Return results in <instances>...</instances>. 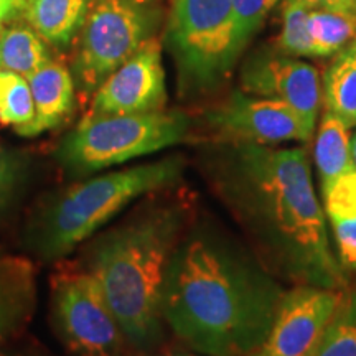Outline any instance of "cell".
<instances>
[{
  "mask_svg": "<svg viewBox=\"0 0 356 356\" xmlns=\"http://www.w3.org/2000/svg\"><path fill=\"white\" fill-rule=\"evenodd\" d=\"M345 2H346V6L351 8V10L356 12V0H345Z\"/></svg>",
  "mask_w": 356,
  "mask_h": 356,
  "instance_id": "4dcf8cb0",
  "label": "cell"
},
{
  "mask_svg": "<svg viewBox=\"0 0 356 356\" xmlns=\"http://www.w3.org/2000/svg\"><path fill=\"white\" fill-rule=\"evenodd\" d=\"M309 356H356V286L343 289L332 322Z\"/></svg>",
  "mask_w": 356,
  "mask_h": 356,
  "instance_id": "44dd1931",
  "label": "cell"
},
{
  "mask_svg": "<svg viewBox=\"0 0 356 356\" xmlns=\"http://www.w3.org/2000/svg\"><path fill=\"white\" fill-rule=\"evenodd\" d=\"M279 0H229L244 48L256 37Z\"/></svg>",
  "mask_w": 356,
  "mask_h": 356,
  "instance_id": "d4e9b609",
  "label": "cell"
},
{
  "mask_svg": "<svg viewBox=\"0 0 356 356\" xmlns=\"http://www.w3.org/2000/svg\"><path fill=\"white\" fill-rule=\"evenodd\" d=\"M32 89L22 74L0 71V122L22 129L33 121Z\"/></svg>",
  "mask_w": 356,
  "mask_h": 356,
  "instance_id": "7402d4cb",
  "label": "cell"
},
{
  "mask_svg": "<svg viewBox=\"0 0 356 356\" xmlns=\"http://www.w3.org/2000/svg\"><path fill=\"white\" fill-rule=\"evenodd\" d=\"M193 119L185 111L86 115L56 145L53 157L66 180L95 175L129 160L188 142Z\"/></svg>",
  "mask_w": 356,
  "mask_h": 356,
  "instance_id": "5b68a950",
  "label": "cell"
},
{
  "mask_svg": "<svg viewBox=\"0 0 356 356\" xmlns=\"http://www.w3.org/2000/svg\"><path fill=\"white\" fill-rule=\"evenodd\" d=\"M197 215V198L181 181L167 186L140 198L121 221L92 236L76 261L97 280L137 353H150L165 341L163 282Z\"/></svg>",
  "mask_w": 356,
  "mask_h": 356,
  "instance_id": "3957f363",
  "label": "cell"
},
{
  "mask_svg": "<svg viewBox=\"0 0 356 356\" xmlns=\"http://www.w3.org/2000/svg\"><path fill=\"white\" fill-rule=\"evenodd\" d=\"M53 60L48 43L29 24L15 20L3 25L0 32V71L29 76L40 66Z\"/></svg>",
  "mask_w": 356,
  "mask_h": 356,
  "instance_id": "d6986e66",
  "label": "cell"
},
{
  "mask_svg": "<svg viewBox=\"0 0 356 356\" xmlns=\"http://www.w3.org/2000/svg\"><path fill=\"white\" fill-rule=\"evenodd\" d=\"M202 173L249 248L279 280L337 291L350 286L305 147L210 142Z\"/></svg>",
  "mask_w": 356,
  "mask_h": 356,
  "instance_id": "6da1fadb",
  "label": "cell"
},
{
  "mask_svg": "<svg viewBox=\"0 0 356 356\" xmlns=\"http://www.w3.org/2000/svg\"><path fill=\"white\" fill-rule=\"evenodd\" d=\"M202 124L213 144H305L299 119L287 104L241 88L204 111Z\"/></svg>",
  "mask_w": 356,
  "mask_h": 356,
  "instance_id": "9c48e42d",
  "label": "cell"
},
{
  "mask_svg": "<svg viewBox=\"0 0 356 356\" xmlns=\"http://www.w3.org/2000/svg\"><path fill=\"white\" fill-rule=\"evenodd\" d=\"M3 254H2V249H0V257H2Z\"/></svg>",
  "mask_w": 356,
  "mask_h": 356,
  "instance_id": "d6a6232c",
  "label": "cell"
},
{
  "mask_svg": "<svg viewBox=\"0 0 356 356\" xmlns=\"http://www.w3.org/2000/svg\"><path fill=\"white\" fill-rule=\"evenodd\" d=\"M0 356H55L43 346L29 341H19L17 338L0 345Z\"/></svg>",
  "mask_w": 356,
  "mask_h": 356,
  "instance_id": "484cf974",
  "label": "cell"
},
{
  "mask_svg": "<svg viewBox=\"0 0 356 356\" xmlns=\"http://www.w3.org/2000/svg\"><path fill=\"white\" fill-rule=\"evenodd\" d=\"M91 0H25L22 17L50 47L68 48L86 20Z\"/></svg>",
  "mask_w": 356,
  "mask_h": 356,
  "instance_id": "2e32d148",
  "label": "cell"
},
{
  "mask_svg": "<svg viewBox=\"0 0 356 356\" xmlns=\"http://www.w3.org/2000/svg\"><path fill=\"white\" fill-rule=\"evenodd\" d=\"M165 43L181 99L221 89L246 50L229 0H172Z\"/></svg>",
  "mask_w": 356,
  "mask_h": 356,
  "instance_id": "8992f818",
  "label": "cell"
},
{
  "mask_svg": "<svg viewBox=\"0 0 356 356\" xmlns=\"http://www.w3.org/2000/svg\"><path fill=\"white\" fill-rule=\"evenodd\" d=\"M322 208L337 259L356 274V167L320 188Z\"/></svg>",
  "mask_w": 356,
  "mask_h": 356,
  "instance_id": "9a60e30c",
  "label": "cell"
},
{
  "mask_svg": "<svg viewBox=\"0 0 356 356\" xmlns=\"http://www.w3.org/2000/svg\"><path fill=\"white\" fill-rule=\"evenodd\" d=\"M314 136V160L322 188L355 168L351 154V127L346 126L338 115L323 109Z\"/></svg>",
  "mask_w": 356,
  "mask_h": 356,
  "instance_id": "e0dca14e",
  "label": "cell"
},
{
  "mask_svg": "<svg viewBox=\"0 0 356 356\" xmlns=\"http://www.w3.org/2000/svg\"><path fill=\"white\" fill-rule=\"evenodd\" d=\"M145 2H149V0H145Z\"/></svg>",
  "mask_w": 356,
  "mask_h": 356,
  "instance_id": "836d02e7",
  "label": "cell"
},
{
  "mask_svg": "<svg viewBox=\"0 0 356 356\" xmlns=\"http://www.w3.org/2000/svg\"><path fill=\"white\" fill-rule=\"evenodd\" d=\"M312 8H337V10H351L345 0H300Z\"/></svg>",
  "mask_w": 356,
  "mask_h": 356,
  "instance_id": "83f0119b",
  "label": "cell"
},
{
  "mask_svg": "<svg viewBox=\"0 0 356 356\" xmlns=\"http://www.w3.org/2000/svg\"><path fill=\"white\" fill-rule=\"evenodd\" d=\"M3 25H6V24H2V22H0V32H2V29H3Z\"/></svg>",
  "mask_w": 356,
  "mask_h": 356,
  "instance_id": "1f68e13d",
  "label": "cell"
},
{
  "mask_svg": "<svg viewBox=\"0 0 356 356\" xmlns=\"http://www.w3.org/2000/svg\"><path fill=\"white\" fill-rule=\"evenodd\" d=\"M322 104L348 127H356V38L332 56L322 76Z\"/></svg>",
  "mask_w": 356,
  "mask_h": 356,
  "instance_id": "ac0fdd59",
  "label": "cell"
},
{
  "mask_svg": "<svg viewBox=\"0 0 356 356\" xmlns=\"http://www.w3.org/2000/svg\"><path fill=\"white\" fill-rule=\"evenodd\" d=\"M351 154H353V162L356 167V131L351 134Z\"/></svg>",
  "mask_w": 356,
  "mask_h": 356,
  "instance_id": "f546056e",
  "label": "cell"
},
{
  "mask_svg": "<svg viewBox=\"0 0 356 356\" xmlns=\"http://www.w3.org/2000/svg\"><path fill=\"white\" fill-rule=\"evenodd\" d=\"M32 89L35 115L25 127L17 129L22 137H37L63 124L76 104V86L71 70L50 60L26 76Z\"/></svg>",
  "mask_w": 356,
  "mask_h": 356,
  "instance_id": "4fadbf2b",
  "label": "cell"
},
{
  "mask_svg": "<svg viewBox=\"0 0 356 356\" xmlns=\"http://www.w3.org/2000/svg\"><path fill=\"white\" fill-rule=\"evenodd\" d=\"M309 30L312 58H332L356 38V12L312 8Z\"/></svg>",
  "mask_w": 356,
  "mask_h": 356,
  "instance_id": "ffe728a7",
  "label": "cell"
},
{
  "mask_svg": "<svg viewBox=\"0 0 356 356\" xmlns=\"http://www.w3.org/2000/svg\"><path fill=\"white\" fill-rule=\"evenodd\" d=\"M343 291L318 286L286 289L264 343L254 356H309L340 305Z\"/></svg>",
  "mask_w": 356,
  "mask_h": 356,
  "instance_id": "7c38bea8",
  "label": "cell"
},
{
  "mask_svg": "<svg viewBox=\"0 0 356 356\" xmlns=\"http://www.w3.org/2000/svg\"><path fill=\"white\" fill-rule=\"evenodd\" d=\"M32 177V159L24 150L0 145V220L25 193Z\"/></svg>",
  "mask_w": 356,
  "mask_h": 356,
  "instance_id": "603a6c76",
  "label": "cell"
},
{
  "mask_svg": "<svg viewBox=\"0 0 356 356\" xmlns=\"http://www.w3.org/2000/svg\"><path fill=\"white\" fill-rule=\"evenodd\" d=\"M37 267L24 256L0 257V345L20 337L37 309Z\"/></svg>",
  "mask_w": 356,
  "mask_h": 356,
  "instance_id": "5bb4252c",
  "label": "cell"
},
{
  "mask_svg": "<svg viewBox=\"0 0 356 356\" xmlns=\"http://www.w3.org/2000/svg\"><path fill=\"white\" fill-rule=\"evenodd\" d=\"M312 7L300 0H284L282 30L277 38V50L287 56L312 58L309 17Z\"/></svg>",
  "mask_w": 356,
  "mask_h": 356,
  "instance_id": "cb8c5ba5",
  "label": "cell"
},
{
  "mask_svg": "<svg viewBox=\"0 0 356 356\" xmlns=\"http://www.w3.org/2000/svg\"><path fill=\"white\" fill-rule=\"evenodd\" d=\"M136 356H208V355L197 353V351H191V353H172V351H162V353H159V351L155 350V351H150V353H137Z\"/></svg>",
  "mask_w": 356,
  "mask_h": 356,
  "instance_id": "f1b7e54d",
  "label": "cell"
},
{
  "mask_svg": "<svg viewBox=\"0 0 356 356\" xmlns=\"http://www.w3.org/2000/svg\"><path fill=\"white\" fill-rule=\"evenodd\" d=\"M25 0H0V22L8 24L22 17Z\"/></svg>",
  "mask_w": 356,
  "mask_h": 356,
  "instance_id": "4316f807",
  "label": "cell"
},
{
  "mask_svg": "<svg viewBox=\"0 0 356 356\" xmlns=\"http://www.w3.org/2000/svg\"><path fill=\"white\" fill-rule=\"evenodd\" d=\"M162 12L152 0H91L71 74L79 95L91 97L104 79L154 38Z\"/></svg>",
  "mask_w": 356,
  "mask_h": 356,
  "instance_id": "52a82bcc",
  "label": "cell"
},
{
  "mask_svg": "<svg viewBox=\"0 0 356 356\" xmlns=\"http://www.w3.org/2000/svg\"><path fill=\"white\" fill-rule=\"evenodd\" d=\"M286 287L248 243L195 216L173 252L162 317L180 343L208 356H254Z\"/></svg>",
  "mask_w": 356,
  "mask_h": 356,
  "instance_id": "7a4b0ae2",
  "label": "cell"
},
{
  "mask_svg": "<svg viewBox=\"0 0 356 356\" xmlns=\"http://www.w3.org/2000/svg\"><path fill=\"white\" fill-rule=\"evenodd\" d=\"M243 91L277 99L299 119L304 142L314 137L322 106V79L315 66L280 53L277 48H261L248 58L239 73Z\"/></svg>",
  "mask_w": 356,
  "mask_h": 356,
  "instance_id": "30bf717a",
  "label": "cell"
},
{
  "mask_svg": "<svg viewBox=\"0 0 356 356\" xmlns=\"http://www.w3.org/2000/svg\"><path fill=\"white\" fill-rule=\"evenodd\" d=\"M167 99L162 48L154 37L92 92L86 115L157 113L165 109Z\"/></svg>",
  "mask_w": 356,
  "mask_h": 356,
  "instance_id": "8fae6325",
  "label": "cell"
},
{
  "mask_svg": "<svg viewBox=\"0 0 356 356\" xmlns=\"http://www.w3.org/2000/svg\"><path fill=\"white\" fill-rule=\"evenodd\" d=\"M184 155L95 173L48 195L24 229V246L47 264L61 262L134 202L184 180Z\"/></svg>",
  "mask_w": 356,
  "mask_h": 356,
  "instance_id": "277c9868",
  "label": "cell"
},
{
  "mask_svg": "<svg viewBox=\"0 0 356 356\" xmlns=\"http://www.w3.org/2000/svg\"><path fill=\"white\" fill-rule=\"evenodd\" d=\"M50 315L58 340L73 356H129V341L97 280L78 262L50 279Z\"/></svg>",
  "mask_w": 356,
  "mask_h": 356,
  "instance_id": "ba28073f",
  "label": "cell"
}]
</instances>
